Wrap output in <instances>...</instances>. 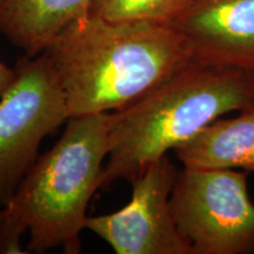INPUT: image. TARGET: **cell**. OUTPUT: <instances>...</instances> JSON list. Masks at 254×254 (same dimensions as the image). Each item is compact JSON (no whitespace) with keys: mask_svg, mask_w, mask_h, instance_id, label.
<instances>
[{"mask_svg":"<svg viewBox=\"0 0 254 254\" xmlns=\"http://www.w3.org/2000/svg\"><path fill=\"white\" fill-rule=\"evenodd\" d=\"M0 98V205L13 198L39 158L41 141L69 118L65 97L44 53L24 55Z\"/></svg>","mask_w":254,"mask_h":254,"instance_id":"cell-5","label":"cell"},{"mask_svg":"<svg viewBox=\"0 0 254 254\" xmlns=\"http://www.w3.org/2000/svg\"><path fill=\"white\" fill-rule=\"evenodd\" d=\"M172 25L194 62L254 68V0H194Z\"/></svg>","mask_w":254,"mask_h":254,"instance_id":"cell-7","label":"cell"},{"mask_svg":"<svg viewBox=\"0 0 254 254\" xmlns=\"http://www.w3.org/2000/svg\"><path fill=\"white\" fill-rule=\"evenodd\" d=\"M173 152L184 167L254 172V106L214 120Z\"/></svg>","mask_w":254,"mask_h":254,"instance_id":"cell-9","label":"cell"},{"mask_svg":"<svg viewBox=\"0 0 254 254\" xmlns=\"http://www.w3.org/2000/svg\"><path fill=\"white\" fill-rule=\"evenodd\" d=\"M27 233L23 219L8 204L0 205V254H27L21 238Z\"/></svg>","mask_w":254,"mask_h":254,"instance_id":"cell-11","label":"cell"},{"mask_svg":"<svg viewBox=\"0 0 254 254\" xmlns=\"http://www.w3.org/2000/svg\"><path fill=\"white\" fill-rule=\"evenodd\" d=\"M92 0H0V33L25 55H41L64 28L88 15Z\"/></svg>","mask_w":254,"mask_h":254,"instance_id":"cell-8","label":"cell"},{"mask_svg":"<svg viewBox=\"0 0 254 254\" xmlns=\"http://www.w3.org/2000/svg\"><path fill=\"white\" fill-rule=\"evenodd\" d=\"M110 152V113L69 117L8 201L27 226L28 253L81 252L88 204L101 187Z\"/></svg>","mask_w":254,"mask_h":254,"instance_id":"cell-3","label":"cell"},{"mask_svg":"<svg viewBox=\"0 0 254 254\" xmlns=\"http://www.w3.org/2000/svg\"><path fill=\"white\" fill-rule=\"evenodd\" d=\"M43 53L69 117L125 109L193 60L172 24L118 23L90 14L64 28Z\"/></svg>","mask_w":254,"mask_h":254,"instance_id":"cell-1","label":"cell"},{"mask_svg":"<svg viewBox=\"0 0 254 254\" xmlns=\"http://www.w3.org/2000/svg\"><path fill=\"white\" fill-rule=\"evenodd\" d=\"M178 172L168 155L158 159L131 183L132 199L125 207L88 217L86 228L117 254H194L171 209Z\"/></svg>","mask_w":254,"mask_h":254,"instance_id":"cell-6","label":"cell"},{"mask_svg":"<svg viewBox=\"0 0 254 254\" xmlns=\"http://www.w3.org/2000/svg\"><path fill=\"white\" fill-rule=\"evenodd\" d=\"M15 79V68L8 67L0 62V98L12 86Z\"/></svg>","mask_w":254,"mask_h":254,"instance_id":"cell-12","label":"cell"},{"mask_svg":"<svg viewBox=\"0 0 254 254\" xmlns=\"http://www.w3.org/2000/svg\"><path fill=\"white\" fill-rule=\"evenodd\" d=\"M254 106V68L192 60L164 84L110 113V152L101 187L133 182L168 151L225 114Z\"/></svg>","mask_w":254,"mask_h":254,"instance_id":"cell-2","label":"cell"},{"mask_svg":"<svg viewBox=\"0 0 254 254\" xmlns=\"http://www.w3.org/2000/svg\"><path fill=\"white\" fill-rule=\"evenodd\" d=\"M170 202L194 254L254 253V204L245 171L184 167Z\"/></svg>","mask_w":254,"mask_h":254,"instance_id":"cell-4","label":"cell"},{"mask_svg":"<svg viewBox=\"0 0 254 254\" xmlns=\"http://www.w3.org/2000/svg\"><path fill=\"white\" fill-rule=\"evenodd\" d=\"M194 0H92L88 14L107 21L172 24Z\"/></svg>","mask_w":254,"mask_h":254,"instance_id":"cell-10","label":"cell"}]
</instances>
